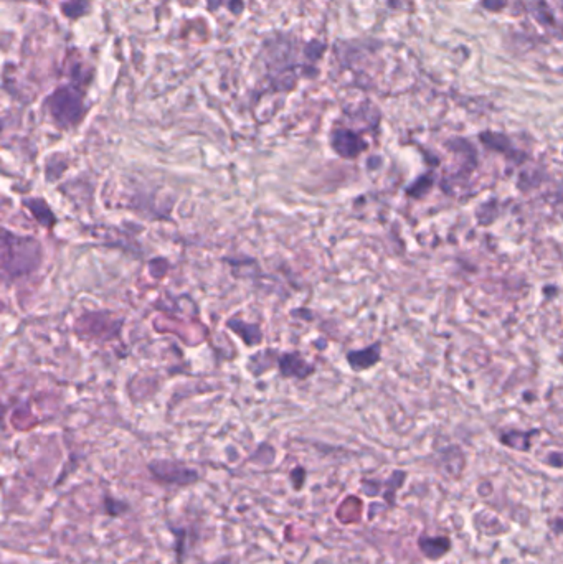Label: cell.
I'll return each mask as SVG.
<instances>
[{
  "label": "cell",
  "instance_id": "obj_10",
  "mask_svg": "<svg viewBox=\"0 0 563 564\" xmlns=\"http://www.w3.org/2000/svg\"><path fill=\"white\" fill-rule=\"evenodd\" d=\"M405 481H407V472L405 471H395L392 473V477L387 481V492L383 497H385V502L390 505V507L395 505V492L402 487Z\"/></svg>",
  "mask_w": 563,
  "mask_h": 564
},
{
  "label": "cell",
  "instance_id": "obj_16",
  "mask_svg": "<svg viewBox=\"0 0 563 564\" xmlns=\"http://www.w3.org/2000/svg\"><path fill=\"white\" fill-rule=\"evenodd\" d=\"M291 477H293V478H298V481L294 482V488L299 490V488L303 487V482L306 481V471H303L301 467H298L296 471H294V472L291 473Z\"/></svg>",
  "mask_w": 563,
  "mask_h": 564
},
{
  "label": "cell",
  "instance_id": "obj_9",
  "mask_svg": "<svg viewBox=\"0 0 563 564\" xmlns=\"http://www.w3.org/2000/svg\"><path fill=\"white\" fill-rule=\"evenodd\" d=\"M481 140L487 147H491V149L501 152V154H506L507 157H510V159H515L514 149H512V145H510V140L507 139V137L486 133V134H481Z\"/></svg>",
  "mask_w": 563,
  "mask_h": 564
},
{
  "label": "cell",
  "instance_id": "obj_2",
  "mask_svg": "<svg viewBox=\"0 0 563 564\" xmlns=\"http://www.w3.org/2000/svg\"><path fill=\"white\" fill-rule=\"evenodd\" d=\"M51 118L55 119L56 125L63 129L75 128L81 123L85 116V106H83V94L80 89L73 86L58 88L54 94H50L45 101Z\"/></svg>",
  "mask_w": 563,
  "mask_h": 564
},
{
  "label": "cell",
  "instance_id": "obj_14",
  "mask_svg": "<svg viewBox=\"0 0 563 564\" xmlns=\"http://www.w3.org/2000/svg\"><path fill=\"white\" fill-rule=\"evenodd\" d=\"M544 462L554 468H563V452H550Z\"/></svg>",
  "mask_w": 563,
  "mask_h": 564
},
{
  "label": "cell",
  "instance_id": "obj_1",
  "mask_svg": "<svg viewBox=\"0 0 563 564\" xmlns=\"http://www.w3.org/2000/svg\"><path fill=\"white\" fill-rule=\"evenodd\" d=\"M41 262V246L34 238H24L4 230L2 267L4 276L12 279L35 271Z\"/></svg>",
  "mask_w": 563,
  "mask_h": 564
},
{
  "label": "cell",
  "instance_id": "obj_13",
  "mask_svg": "<svg viewBox=\"0 0 563 564\" xmlns=\"http://www.w3.org/2000/svg\"><path fill=\"white\" fill-rule=\"evenodd\" d=\"M104 507H106L108 515L118 516V515L123 513V510L128 508V505L121 503V502H114L113 498H104Z\"/></svg>",
  "mask_w": 563,
  "mask_h": 564
},
{
  "label": "cell",
  "instance_id": "obj_6",
  "mask_svg": "<svg viewBox=\"0 0 563 564\" xmlns=\"http://www.w3.org/2000/svg\"><path fill=\"white\" fill-rule=\"evenodd\" d=\"M380 357H382L380 344H373L364 350L350 352L349 355H347V362H349V365L354 371H364L368 370V368L375 366L377 363L380 362Z\"/></svg>",
  "mask_w": 563,
  "mask_h": 564
},
{
  "label": "cell",
  "instance_id": "obj_15",
  "mask_svg": "<svg viewBox=\"0 0 563 564\" xmlns=\"http://www.w3.org/2000/svg\"><path fill=\"white\" fill-rule=\"evenodd\" d=\"M550 526V530L554 531L555 535H563V516H557V518H550L547 521Z\"/></svg>",
  "mask_w": 563,
  "mask_h": 564
},
{
  "label": "cell",
  "instance_id": "obj_7",
  "mask_svg": "<svg viewBox=\"0 0 563 564\" xmlns=\"http://www.w3.org/2000/svg\"><path fill=\"white\" fill-rule=\"evenodd\" d=\"M313 370L314 368L308 365V362L303 360L298 353H286L280 358V371L283 376L304 379L313 373Z\"/></svg>",
  "mask_w": 563,
  "mask_h": 564
},
{
  "label": "cell",
  "instance_id": "obj_11",
  "mask_svg": "<svg viewBox=\"0 0 563 564\" xmlns=\"http://www.w3.org/2000/svg\"><path fill=\"white\" fill-rule=\"evenodd\" d=\"M88 7L89 0H68V2L61 4V12L68 19H78L86 14Z\"/></svg>",
  "mask_w": 563,
  "mask_h": 564
},
{
  "label": "cell",
  "instance_id": "obj_3",
  "mask_svg": "<svg viewBox=\"0 0 563 564\" xmlns=\"http://www.w3.org/2000/svg\"><path fill=\"white\" fill-rule=\"evenodd\" d=\"M151 476L156 478L157 482L166 485H192L198 482V472L196 468H191L183 466L181 462H171V461H154L149 463Z\"/></svg>",
  "mask_w": 563,
  "mask_h": 564
},
{
  "label": "cell",
  "instance_id": "obj_5",
  "mask_svg": "<svg viewBox=\"0 0 563 564\" xmlns=\"http://www.w3.org/2000/svg\"><path fill=\"white\" fill-rule=\"evenodd\" d=\"M418 550L422 555L430 561H438L441 558H445L451 551L452 543L451 538L446 535H420L418 541Z\"/></svg>",
  "mask_w": 563,
  "mask_h": 564
},
{
  "label": "cell",
  "instance_id": "obj_8",
  "mask_svg": "<svg viewBox=\"0 0 563 564\" xmlns=\"http://www.w3.org/2000/svg\"><path fill=\"white\" fill-rule=\"evenodd\" d=\"M535 434L537 431H509L501 436V442L514 451L529 452L530 447H532V437Z\"/></svg>",
  "mask_w": 563,
  "mask_h": 564
},
{
  "label": "cell",
  "instance_id": "obj_4",
  "mask_svg": "<svg viewBox=\"0 0 563 564\" xmlns=\"http://www.w3.org/2000/svg\"><path fill=\"white\" fill-rule=\"evenodd\" d=\"M330 145L344 159H355L367 149L365 140L349 129H335L330 134Z\"/></svg>",
  "mask_w": 563,
  "mask_h": 564
},
{
  "label": "cell",
  "instance_id": "obj_12",
  "mask_svg": "<svg viewBox=\"0 0 563 564\" xmlns=\"http://www.w3.org/2000/svg\"><path fill=\"white\" fill-rule=\"evenodd\" d=\"M431 185H433V178H431V175H423V177H420L418 180L407 190V193L412 195V197L422 198L423 195L431 188Z\"/></svg>",
  "mask_w": 563,
  "mask_h": 564
}]
</instances>
